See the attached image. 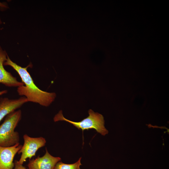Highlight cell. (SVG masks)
Segmentation results:
<instances>
[{
    "label": "cell",
    "mask_w": 169,
    "mask_h": 169,
    "mask_svg": "<svg viewBox=\"0 0 169 169\" xmlns=\"http://www.w3.org/2000/svg\"><path fill=\"white\" fill-rule=\"evenodd\" d=\"M4 65H9L12 67L18 73L24 85L17 88L18 94L24 96L28 102H31L39 104L47 107L54 100L56 95L54 93H49L43 91L39 89L35 84L33 79L27 69L31 67L30 64L26 67H22L13 62L8 56Z\"/></svg>",
    "instance_id": "1"
},
{
    "label": "cell",
    "mask_w": 169,
    "mask_h": 169,
    "mask_svg": "<svg viewBox=\"0 0 169 169\" xmlns=\"http://www.w3.org/2000/svg\"><path fill=\"white\" fill-rule=\"evenodd\" d=\"M22 116L20 110L8 114L0 125V146L9 147L19 143L18 133L14 131Z\"/></svg>",
    "instance_id": "2"
},
{
    "label": "cell",
    "mask_w": 169,
    "mask_h": 169,
    "mask_svg": "<svg viewBox=\"0 0 169 169\" xmlns=\"http://www.w3.org/2000/svg\"><path fill=\"white\" fill-rule=\"evenodd\" d=\"M88 113L89 115L86 118L79 122H74L65 118L61 110L55 116L54 120L55 122L60 120L66 121L83 131L93 129L102 135L107 134L108 131L105 126L103 116L98 113L95 112L91 109L89 110Z\"/></svg>",
    "instance_id": "3"
},
{
    "label": "cell",
    "mask_w": 169,
    "mask_h": 169,
    "mask_svg": "<svg viewBox=\"0 0 169 169\" xmlns=\"http://www.w3.org/2000/svg\"><path fill=\"white\" fill-rule=\"evenodd\" d=\"M23 145L18 152V154L21 153L18 163L22 165L27 159H30L35 156L38 149L44 146L46 143L45 139L42 137H32L25 134L23 136Z\"/></svg>",
    "instance_id": "4"
},
{
    "label": "cell",
    "mask_w": 169,
    "mask_h": 169,
    "mask_svg": "<svg viewBox=\"0 0 169 169\" xmlns=\"http://www.w3.org/2000/svg\"><path fill=\"white\" fill-rule=\"evenodd\" d=\"M22 146L18 143L9 147L0 146V169H13L14 157Z\"/></svg>",
    "instance_id": "5"
},
{
    "label": "cell",
    "mask_w": 169,
    "mask_h": 169,
    "mask_svg": "<svg viewBox=\"0 0 169 169\" xmlns=\"http://www.w3.org/2000/svg\"><path fill=\"white\" fill-rule=\"evenodd\" d=\"M59 157L52 156L46 148L45 154L30 160L28 164L29 169H54L57 162L61 160Z\"/></svg>",
    "instance_id": "6"
},
{
    "label": "cell",
    "mask_w": 169,
    "mask_h": 169,
    "mask_svg": "<svg viewBox=\"0 0 169 169\" xmlns=\"http://www.w3.org/2000/svg\"><path fill=\"white\" fill-rule=\"evenodd\" d=\"M8 55L0 46V83L8 87H18L24 85L4 68L3 64L7 59Z\"/></svg>",
    "instance_id": "7"
},
{
    "label": "cell",
    "mask_w": 169,
    "mask_h": 169,
    "mask_svg": "<svg viewBox=\"0 0 169 169\" xmlns=\"http://www.w3.org/2000/svg\"><path fill=\"white\" fill-rule=\"evenodd\" d=\"M28 102L25 97L15 99L8 98L0 99V122L3 118L11 112L15 111L24 104Z\"/></svg>",
    "instance_id": "8"
},
{
    "label": "cell",
    "mask_w": 169,
    "mask_h": 169,
    "mask_svg": "<svg viewBox=\"0 0 169 169\" xmlns=\"http://www.w3.org/2000/svg\"><path fill=\"white\" fill-rule=\"evenodd\" d=\"M81 158H80L77 162L71 164L59 161L56 164L54 169H81L80 166L82 165L80 162Z\"/></svg>",
    "instance_id": "9"
},
{
    "label": "cell",
    "mask_w": 169,
    "mask_h": 169,
    "mask_svg": "<svg viewBox=\"0 0 169 169\" xmlns=\"http://www.w3.org/2000/svg\"><path fill=\"white\" fill-rule=\"evenodd\" d=\"M14 163V167L13 169H27L22 165L19 164L18 163V161H15Z\"/></svg>",
    "instance_id": "10"
},
{
    "label": "cell",
    "mask_w": 169,
    "mask_h": 169,
    "mask_svg": "<svg viewBox=\"0 0 169 169\" xmlns=\"http://www.w3.org/2000/svg\"><path fill=\"white\" fill-rule=\"evenodd\" d=\"M8 91L7 90H3L0 91V95H2L3 94H6L7 93Z\"/></svg>",
    "instance_id": "11"
},
{
    "label": "cell",
    "mask_w": 169,
    "mask_h": 169,
    "mask_svg": "<svg viewBox=\"0 0 169 169\" xmlns=\"http://www.w3.org/2000/svg\"><path fill=\"white\" fill-rule=\"evenodd\" d=\"M0 7H3V8H7V6L3 3L0 2Z\"/></svg>",
    "instance_id": "12"
},
{
    "label": "cell",
    "mask_w": 169,
    "mask_h": 169,
    "mask_svg": "<svg viewBox=\"0 0 169 169\" xmlns=\"http://www.w3.org/2000/svg\"><path fill=\"white\" fill-rule=\"evenodd\" d=\"M2 23V22L0 20V24H1Z\"/></svg>",
    "instance_id": "13"
}]
</instances>
